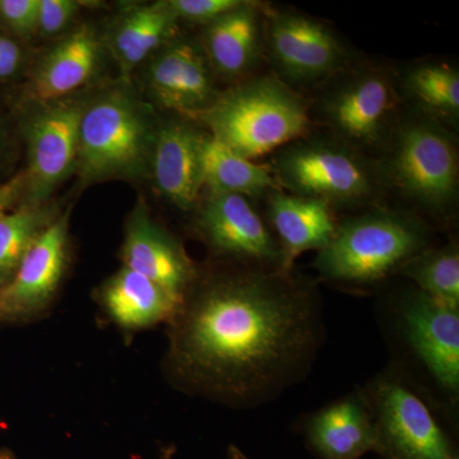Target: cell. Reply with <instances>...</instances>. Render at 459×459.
Listing matches in <instances>:
<instances>
[{
	"label": "cell",
	"mask_w": 459,
	"mask_h": 459,
	"mask_svg": "<svg viewBox=\"0 0 459 459\" xmlns=\"http://www.w3.org/2000/svg\"><path fill=\"white\" fill-rule=\"evenodd\" d=\"M169 325V368L181 385L238 404L290 385L319 336L312 294L281 271L193 282Z\"/></svg>",
	"instance_id": "6da1fadb"
},
{
	"label": "cell",
	"mask_w": 459,
	"mask_h": 459,
	"mask_svg": "<svg viewBox=\"0 0 459 459\" xmlns=\"http://www.w3.org/2000/svg\"><path fill=\"white\" fill-rule=\"evenodd\" d=\"M195 119L213 140L250 161L307 137L312 128L307 102L276 77L247 81L217 95Z\"/></svg>",
	"instance_id": "7a4b0ae2"
},
{
	"label": "cell",
	"mask_w": 459,
	"mask_h": 459,
	"mask_svg": "<svg viewBox=\"0 0 459 459\" xmlns=\"http://www.w3.org/2000/svg\"><path fill=\"white\" fill-rule=\"evenodd\" d=\"M427 247L424 223L409 214L374 211L338 223L314 268L325 279L365 285L400 272Z\"/></svg>",
	"instance_id": "3957f363"
},
{
	"label": "cell",
	"mask_w": 459,
	"mask_h": 459,
	"mask_svg": "<svg viewBox=\"0 0 459 459\" xmlns=\"http://www.w3.org/2000/svg\"><path fill=\"white\" fill-rule=\"evenodd\" d=\"M156 133L146 110L124 92H110L83 108L77 168L83 181L132 177L153 152Z\"/></svg>",
	"instance_id": "277c9868"
},
{
	"label": "cell",
	"mask_w": 459,
	"mask_h": 459,
	"mask_svg": "<svg viewBox=\"0 0 459 459\" xmlns=\"http://www.w3.org/2000/svg\"><path fill=\"white\" fill-rule=\"evenodd\" d=\"M385 172L404 197L434 213H446L458 195V150L437 120L415 117L395 132Z\"/></svg>",
	"instance_id": "5b68a950"
},
{
	"label": "cell",
	"mask_w": 459,
	"mask_h": 459,
	"mask_svg": "<svg viewBox=\"0 0 459 459\" xmlns=\"http://www.w3.org/2000/svg\"><path fill=\"white\" fill-rule=\"evenodd\" d=\"M268 168L280 188L329 205L361 204L374 192L369 166L351 147L328 141L294 142Z\"/></svg>",
	"instance_id": "8992f818"
},
{
	"label": "cell",
	"mask_w": 459,
	"mask_h": 459,
	"mask_svg": "<svg viewBox=\"0 0 459 459\" xmlns=\"http://www.w3.org/2000/svg\"><path fill=\"white\" fill-rule=\"evenodd\" d=\"M367 400L383 458L458 459L427 403L397 377L377 379Z\"/></svg>",
	"instance_id": "52a82bcc"
},
{
	"label": "cell",
	"mask_w": 459,
	"mask_h": 459,
	"mask_svg": "<svg viewBox=\"0 0 459 459\" xmlns=\"http://www.w3.org/2000/svg\"><path fill=\"white\" fill-rule=\"evenodd\" d=\"M268 47L283 82L309 84L332 77L347 62L346 49L325 23L294 12H272Z\"/></svg>",
	"instance_id": "ba28073f"
},
{
	"label": "cell",
	"mask_w": 459,
	"mask_h": 459,
	"mask_svg": "<svg viewBox=\"0 0 459 459\" xmlns=\"http://www.w3.org/2000/svg\"><path fill=\"white\" fill-rule=\"evenodd\" d=\"M66 262L68 213L50 223L0 289V323L30 322L47 312L65 277Z\"/></svg>",
	"instance_id": "9c48e42d"
},
{
	"label": "cell",
	"mask_w": 459,
	"mask_h": 459,
	"mask_svg": "<svg viewBox=\"0 0 459 459\" xmlns=\"http://www.w3.org/2000/svg\"><path fill=\"white\" fill-rule=\"evenodd\" d=\"M202 238L219 255L282 272V250L247 197L211 195L199 208Z\"/></svg>",
	"instance_id": "30bf717a"
},
{
	"label": "cell",
	"mask_w": 459,
	"mask_h": 459,
	"mask_svg": "<svg viewBox=\"0 0 459 459\" xmlns=\"http://www.w3.org/2000/svg\"><path fill=\"white\" fill-rule=\"evenodd\" d=\"M83 108L74 101L57 102L30 123L29 168L25 172L27 205L45 204L77 165L78 129Z\"/></svg>",
	"instance_id": "8fae6325"
},
{
	"label": "cell",
	"mask_w": 459,
	"mask_h": 459,
	"mask_svg": "<svg viewBox=\"0 0 459 459\" xmlns=\"http://www.w3.org/2000/svg\"><path fill=\"white\" fill-rule=\"evenodd\" d=\"M398 96L388 75L358 72L343 78L323 100L322 117L350 144H377L385 137Z\"/></svg>",
	"instance_id": "7c38bea8"
},
{
	"label": "cell",
	"mask_w": 459,
	"mask_h": 459,
	"mask_svg": "<svg viewBox=\"0 0 459 459\" xmlns=\"http://www.w3.org/2000/svg\"><path fill=\"white\" fill-rule=\"evenodd\" d=\"M404 336L446 394L459 391V309L439 303L419 290L404 296L400 303Z\"/></svg>",
	"instance_id": "4fadbf2b"
},
{
	"label": "cell",
	"mask_w": 459,
	"mask_h": 459,
	"mask_svg": "<svg viewBox=\"0 0 459 459\" xmlns=\"http://www.w3.org/2000/svg\"><path fill=\"white\" fill-rule=\"evenodd\" d=\"M123 267L137 272L183 300L197 273L183 247L137 208L128 221L122 247Z\"/></svg>",
	"instance_id": "5bb4252c"
},
{
	"label": "cell",
	"mask_w": 459,
	"mask_h": 459,
	"mask_svg": "<svg viewBox=\"0 0 459 459\" xmlns=\"http://www.w3.org/2000/svg\"><path fill=\"white\" fill-rule=\"evenodd\" d=\"M148 83L161 107L190 117L217 98L204 57L189 42L166 48L151 65Z\"/></svg>",
	"instance_id": "9a60e30c"
},
{
	"label": "cell",
	"mask_w": 459,
	"mask_h": 459,
	"mask_svg": "<svg viewBox=\"0 0 459 459\" xmlns=\"http://www.w3.org/2000/svg\"><path fill=\"white\" fill-rule=\"evenodd\" d=\"M307 442L322 459H360L377 452V431L365 394H350L314 413Z\"/></svg>",
	"instance_id": "2e32d148"
},
{
	"label": "cell",
	"mask_w": 459,
	"mask_h": 459,
	"mask_svg": "<svg viewBox=\"0 0 459 459\" xmlns=\"http://www.w3.org/2000/svg\"><path fill=\"white\" fill-rule=\"evenodd\" d=\"M268 219L282 250L283 273H290L295 259L307 250L325 249L338 226L327 202L279 190L268 195Z\"/></svg>",
	"instance_id": "e0dca14e"
},
{
	"label": "cell",
	"mask_w": 459,
	"mask_h": 459,
	"mask_svg": "<svg viewBox=\"0 0 459 459\" xmlns=\"http://www.w3.org/2000/svg\"><path fill=\"white\" fill-rule=\"evenodd\" d=\"M205 135L186 123H170L156 134L153 175L157 188L169 201L189 210L204 188L202 147Z\"/></svg>",
	"instance_id": "ac0fdd59"
},
{
	"label": "cell",
	"mask_w": 459,
	"mask_h": 459,
	"mask_svg": "<svg viewBox=\"0 0 459 459\" xmlns=\"http://www.w3.org/2000/svg\"><path fill=\"white\" fill-rule=\"evenodd\" d=\"M99 301L108 318L126 331L170 322L181 303L162 287L126 267L102 285Z\"/></svg>",
	"instance_id": "d6986e66"
},
{
	"label": "cell",
	"mask_w": 459,
	"mask_h": 459,
	"mask_svg": "<svg viewBox=\"0 0 459 459\" xmlns=\"http://www.w3.org/2000/svg\"><path fill=\"white\" fill-rule=\"evenodd\" d=\"M99 44L87 27L77 30L45 56L33 75V100L50 104L80 89L95 72Z\"/></svg>",
	"instance_id": "ffe728a7"
},
{
	"label": "cell",
	"mask_w": 459,
	"mask_h": 459,
	"mask_svg": "<svg viewBox=\"0 0 459 459\" xmlns=\"http://www.w3.org/2000/svg\"><path fill=\"white\" fill-rule=\"evenodd\" d=\"M261 41V9L244 2L208 23L204 42L208 59L220 74L235 77L255 65Z\"/></svg>",
	"instance_id": "44dd1931"
},
{
	"label": "cell",
	"mask_w": 459,
	"mask_h": 459,
	"mask_svg": "<svg viewBox=\"0 0 459 459\" xmlns=\"http://www.w3.org/2000/svg\"><path fill=\"white\" fill-rule=\"evenodd\" d=\"M202 179L211 195L256 197L280 189L267 165L255 164L205 135L202 147Z\"/></svg>",
	"instance_id": "7402d4cb"
},
{
	"label": "cell",
	"mask_w": 459,
	"mask_h": 459,
	"mask_svg": "<svg viewBox=\"0 0 459 459\" xmlns=\"http://www.w3.org/2000/svg\"><path fill=\"white\" fill-rule=\"evenodd\" d=\"M178 17L168 2L133 9L117 23L111 41L123 74L140 65L177 32Z\"/></svg>",
	"instance_id": "603a6c76"
},
{
	"label": "cell",
	"mask_w": 459,
	"mask_h": 459,
	"mask_svg": "<svg viewBox=\"0 0 459 459\" xmlns=\"http://www.w3.org/2000/svg\"><path fill=\"white\" fill-rule=\"evenodd\" d=\"M407 95L430 119L451 124L459 119V74L443 63H424L404 75Z\"/></svg>",
	"instance_id": "cb8c5ba5"
},
{
	"label": "cell",
	"mask_w": 459,
	"mask_h": 459,
	"mask_svg": "<svg viewBox=\"0 0 459 459\" xmlns=\"http://www.w3.org/2000/svg\"><path fill=\"white\" fill-rule=\"evenodd\" d=\"M49 205H25L0 213V289L7 285L26 253L56 219Z\"/></svg>",
	"instance_id": "d4e9b609"
},
{
	"label": "cell",
	"mask_w": 459,
	"mask_h": 459,
	"mask_svg": "<svg viewBox=\"0 0 459 459\" xmlns=\"http://www.w3.org/2000/svg\"><path fill=\"white\" fill-rule=\"evenodd\" d=\"M400 272L422 294L459 309V250L455 244L422 250Z\"/></svg>",
	"instance_id": "484cf974"
},
{
	"label": "cell",
	"mask_w": 459,
	"mask_h": 459,
	"mask_svg": "<svg viewBox=\"0 0 459 459\" xmlns=\"http://www.w3.org/2000/svg\"><path fill=\"white\" fill-rule=\"evenodd\" d=\"M169 5L178 20L190 22H213L232 9L243 4V0H169Z\"/></svg>",
	"instance_id": "4316f807"
},
{
	"label": "cell",
	"mask_w": 459,
	"mask_h": 459,
	"mask_svg": "<svg viewBox=\"0 0 459 459\" xmlns=\"http://www.w3.org/2000/svg\"><path fill=\"white\" fill-rule=\"evenodd\" d=\"M39 0H0V20L17 35L38 31Z\"/></svg>",
	"instance_id": "83f0119b"
},
{
	"label": "cell",
	"mask_w": 459,
	"mask_h": 459,
	"mask_svg": "<svg viewBox=\"0 0 459 459\" xmlns=\"http://www.w3.org/2000/svg\"><path fill=\"white\" fill-rule=\"evenodd\" d=\"M78 3L72 0H39L38 31L51 36L59 33L74 20Z\"/></svg>",
	"instance_id": "f1b7e54d"
},
{
	"label": "cell",
	"mask_w": 459,
	"mask_h": 459,
	"mask_svg": "<svg viewBox=\"0 0 459 459\" xmlns=\"http://www.w3.org/2000/svg\"><path fill=\"white\" fill-rule=\"evenodd\" d=\"M21 57H22V54H21L16 42L4 38V36H0V80L16 74Z\"/></svg>",
	"instance_id": "f546056e"
},
{
	"label": "cell",
	"mask_w": 459,
	"mask_h": 459,
	"mask_svg": "<svg viewBox=\"0 0 459 459\" xmlns=\"http://www.w3.org/2000/svg\"><path fill=\"white\" fill-rule=\"evenodd\" d=\"M25 190V172L12 178L7 183L0 184V213L7 212Z\"/></svg>",
	"instance_id": "4dcf8cb0"
},
{
	"label": "cell",
	"mask_w": 459,
	"mask_h": 459,
	"mask_svg": "<svg viewBox=\"0 0 459 459\" xmlns=\"http://www.w3.org/2000/svg\"><path fill=\"white\" fill-rule=\"evenodd\" d=\"M229 459H249L237 446H231L229 448Z\"/></svg>",
	"instance_id": "1f68e13d"
},
{
	"label": "cell",
	"mask_w": 459,
	"mask_h": 459,
	"mask_svg": "<svg viewBox=\"0 0 459 459\" xmlns=\"http://www.w3.org/2000/svg\"><path fill=\"white\" fill-rule=\"evenodd\" d=\"M0 459H16V458H14V455H12L11 452L3 451V449H0Z\"/></svg>",
	"instance_id": "d6a6232c"
}]
</instances>
